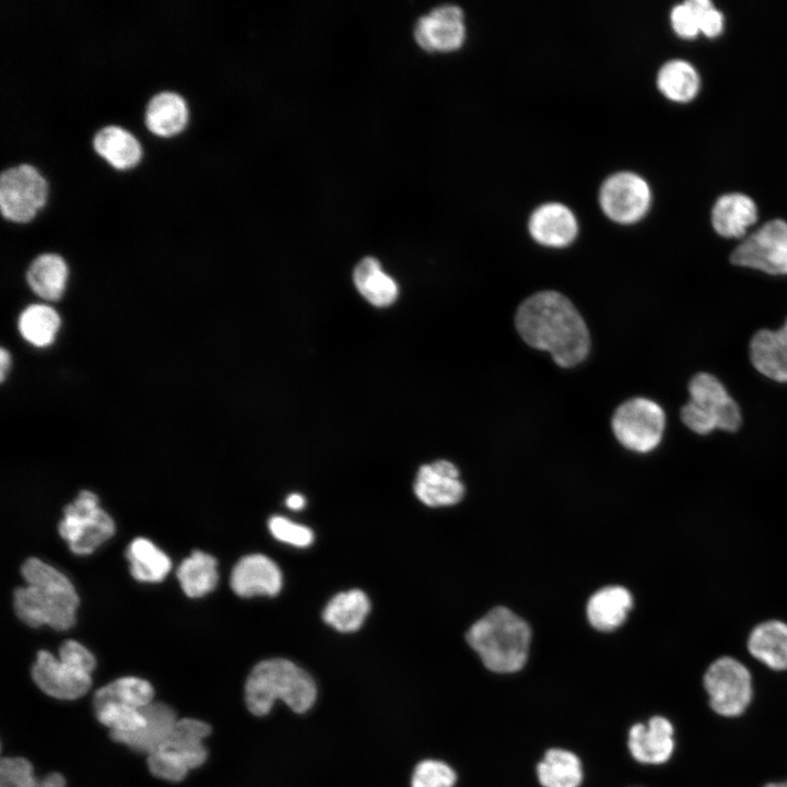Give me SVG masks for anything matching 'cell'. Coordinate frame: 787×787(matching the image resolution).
Returning a JSON list of instances; mask_svg holds the SVG:
<instances>
[{"mask_svg": "<svg viewBox=\"0 0 787 787\" xmlns=\"http://www.w3.org/2000/svg\"><path fill=\"white\" fill-rule=\"evenodd\" d=\"M616 439L627 449L649 453L661 442L666 416L662 408L647 398H633L620 404L611 421Z\"/></svg>", "mask_w": 787, "mask_h": 787, "instance_id": "52a82bcc", "label": "cell"}, {"mask_svg": "<svg viewBox=\"0 0 787 787\" xmlns=\"http://www.w3.org/2000/svg\"><path fill=\"white\" fill-rule=\"evenodd\" d=\"M231 587L243 598L275 596L282 588V573L270 557L259 553L249 554L234 566Z\"/></svg>", "mask_w": 787, "mask_h": 787, "instance_id": "9a60e30c", "label": "cell"}, {"mask_svg": "<svg viewBox=\"0 0 787 787\" xmlns=\"http://www.w3.org/2000/svg\"><path fill=\"white\" fill-rule=\"evenodd\" d=\"M97 719L111 731H133L145 726L146 720L140 708L108 703L95 709Z\"/></svg>", "mask_w": 787, "mask_h": 787, "instance_id": "836d02e7", "label": "cell"}, {"mask_svg": "<svg viewBox=\"0 0 787 787\" xmlns=\"http://www.w3.org/2000/svg\"><path fill=\"white\" fill-rule=\"evenodd\" d=\"M730 261L773 275L787 274V222L775 219L762 225L732 251Z\"/></svg>", "mask_w": 787, "mask_h": 787, "instance_id": "9c48e42d", "label": "cell"}, {"mask_svg": "<svg viewBox=\"0 0 787 787\" xmlns=\"http://www.w3.org/2000/svg\"><path fill=\"white\" fill-rule=\"evenodd\" d=\"M633 606L631 592L622 586H608L596 591L587 603V618L597 630L609 632L625 621Z\"/></svg>", "mask_w": 787, "mask_h": 787, "instance_id": "7402d4cb", "label": "cell"}, {"mask_svg": "<svg viewBox=\"0 0 787 787\" xmlns=\"http://www.w3.org/2000/svg\"><path fill=\"white\" fill-rule=\"evenodd\" d=\"M747 647L751 656L766 667L787 670V623L780 620L759 623L750 632Z\"/></svg>", "mask_w": 787, "mask_h": 787, "instance_id": "ffe728a7", "label": "cell"}, {"mask_svg": "<svg viewBox=\"0 0 787 787\" xmlns=\"http://www.w3.org/2000/svg\"><path fill=\"white\" fill-rule=\"evenodd\" d=\"M528 230L537 243L560 248L574 242L578 224L569 208L560 202H548L532 212Z\"/></svg>", "mask_w": 787, "mask_h": 787, "instance_id": "e0dca14e", "label": "cell"}, {"mask_svg": "<svg viewBox=\"0 0 787 787\" xmlns=\"http://www.w3.org/2000/svg\"><path fill=\"white\" fill-rule=\"evenodd\" d=\"M58 531L74 554L87 555L114 536L115 524L97 496L84 490L64 507Z\"/></svg>", "mask_w": 787, "mask_h": 787, "instance_id": "8992f818", "label": "cell"}, {"mask_svg": "<svg viewBox=\"0 0 787 787\" xmlns=\"http://www.w3.org/2000/svg\"><path fill=\"white\" fill-rule=\"evenodd\" d=\"M515 325L527 344L548 351L562 367L577 365L588 355L587 326L573 303L556 291L526 298L517 309Z\"/></svg>", "mask_w": 787, "mask_h": 787, "instance_id": "6da1fadb", "label": "cell"}, {"mask_svg": "<svg viewBox=\"0 0 787 787\" xmlns=\"http://www.w3.org/2000/svg\"><path fill=\"white\" fill-rule=\"evenodd\" d=\"M414 36L425 50L451 51L465 40L463 12L459 7L447 4L419 19Z\"/></svg>", "mask_w": 787, "mask_h": 787, "instance_id": "4fadbf2b", "label": "cell"}, {"mask_svg": "<svg viewBox=\"0 0 787 787\" xmlns=\"http://www.w3.org/2000/svg\"><path fill=\"white\" fill-rule=\"evenodd\" d=\"M689 393L690 400L681 409V420L694 433L706 435L717 428L736 432L740 427V408L715 376L708 373L694 375Z\"/></svg>", "mask_w": 787, "mask_h": 787, "instance_id": "5b68a950", "label": "cell"}, {"mask_svg": "<svg viewBox=\"0 0 787 787\" xmlns=\"http://www.w3.org/2000/svg\"><path fill=\"white\" fill-rule=\"evenodd\" d=\"M37 780L27 760L21 757L1 760L0 787H34Z\"/></svg>", "mask_w": 787, "mask_h": 787, "instance_id": "f35d334b", "label": "cell"}, {"mask_svg": "<svg viewBox=\"0 0 787 787\" xmlns=\"http://www.w3.org/2000/svg\"><path fill=\"white\" fill-rule=\"evenodd\" d=\"M671 26L677 35L691 39L698 35V10L696 0H688L672 8Z\"/></svg>", "mask_w": 787, "mask_h": 787, "instance_id": "ab89813d", "label": "cell"}, {"mask_svg": "<svg viewBox=\"0 0 787 787\" xmlns=\"http://www.w3.org/2000/svg\"><path fill=\"white\" fill-rule=\"evenodd\" d=\"M353 281L361 295L372 305H391L398 296V285L373 257L363 258L354 268Z\"/></svg>", "mask_w": 787, "mask_h": 787, "instance_id": "cb8c5ba5", "label": "cell"}, {"mask_svg": "<svg viewBox=\"0 0 787 787\" xmlns=\"http://www.w3.org/2000/svg\"><path fill=\"white\" fill-rule=\"evenodd\" d=\"M44 787H66V780L59 773L48 774L46 777L40 779Z\"/></svg>", "mask_w": 787, "mask_h": 787, "instance_id": "7bdbcfd3", "label": "cell"}, {"mask_svg": "<svg viewBox=\"0 0 787 787\" xmlns=\"http://www.w3.org/2000/svg\"><path fill=\"white\" fill-rule=\"evenodd\" d=\"M764 787H787V782L770 783V784L765 785Z\"/></svg>", "mask_w": 787, "mask_h": 787, "instance_id": "bcb514c9", "label": "cell"}, {"mask_svg": "<svg viewBox=\"0 0 787 787\" xmlns=\"http://www.w3.org/2000/svg\"><path fill=\"white\" fill-rule=\"evenodd\" d=\"M455 771L445 762L423 760L416 764L411 776V787H454Z\"/></svg>", "mask_w": 787, "mask_h": 787, "instance_id": "e575fe53", "label": "cell"}, {"mask_svg": "<svg viewBox=\"0 0 787 787\" xmlns=\"http://www.w3.org/2000/svg\"><path fill=\"white\" fill-rule=\"evenodd\" d=\"M413 489L416 497L431 507L455 505L465 493L458 469L447 460L421 466Z\"/></svg>", "mask_w": 787, "mask_h": 787, "instance_id": "5bb4252c", "label": "cell"}, {"mask_svg": "<svg viewBox=\"0 0 787 787\" xmlns=\"http://www.w3.org/2000/svg\"><path fill=\"white\" fill-rule=\"evenodd\" d=\"M59 659L68 666L85 673H91L96 665L92 653L77 641L69 639L59 648Z\"/></svg>", "mask_w": 787, "mask_h": 787, "instance_id": "60d3db41", "label": "cell"}, {"mask_svg": "<svg viewBox=\"0 0 787 787\" xmlns=\"http://www.w3.org/2000/svg\"><path fill=\"white\" fill-rule=\"evenodd\" d=\"M757 220L754 201L742 193H728L717 199L712 210L714 230L724 237H742Z\"/></svg>", "mask_w": 787, "mask_h": 787, "instance_id": "44dd1931", "label": "cell"}, {"mask_svg": "<svg viewBox=\"0 0 787 787\" xmlns=\"http://www.w3.org/2000/svg\"><path fill=\"white\" fill-rule=\"evenodd\" d=\"M271 535L279 541L305 548L313 543V531L303 525L296 524L283 516H272L268 522Z\"/></svg>", "mask_w": 787, "mask_h": 787, "instance_id": "74e56055", "label": "cell"}, {"mask_svg": "<svg viewBox=\"0 0 787 787\" xmlns=\"http://www.w3.org/2000/svg\"><path fill=\"white\" fill-rule=\"evenodd\" d=\"M68 275L67 263L59 255L42 254L30 265L26 279L39 297L57 301L66 290Z\"/></svg>", "mask_w": 787, "mask_h": 787, "instance_id": "603a6c76", "label": "cell"}, {"mask_svg": "<svg viewBox=\"0 0 787 787\" xmlns=\"http://www.w3.org/2000/svg\"><path fill=\"white\" fill-rule=\"evenodd\" d=\"M712 709L725 717L741 715L752 698V678L738 659L723 656L714 660L703 678Z\"/></svg>", "mask_w": 787, "mask_h": 787, "instance_id": "ba28073f", "label": "cell"}, {"mask_svg": "<svg viewBox=\"0 0 787 787\" xmlns=\"http://www.w3.org/2000/svg\"><path fill=\"white\" fill-rule=\"evenodd\" d=\"M285 504L290 509L298 510L305 506L306 500L299 493H292L286 497Z\"/></svg>", "mask_w": 787, "mask_h": 787, "instance_id": "f6af8a7d", "label": "cell"}, {"mask_svg": "<svg viewBox=\"0 0 787 787\" xmlns=\"http://www.w3.org/2000/svg\"><path fill=\"white\" fill-rule=\"evenodd\" d=\"M60 328V317L50 306L33 304L19 318V330L25 341L37 348L50 345Z\"/></svg>", "mask_w": 787, "mask_h": 787, "instance_id": "1f68e13d", "label": "cell"}, {"mask_svg": "<svg viewBox=\"0 0 787 787\" xmlns=\"http://www.w3.org/2000/svg\"><path fill=\"white\" fill-rule=\"evenodd\" d=\"M466 637L489 670L510 673L526 663L531 632L512 610L496 607L472 624Z\"/></svg>", "mask_w": 787, "mask_h": 787, "instance_id": "277c9868", "label": "cell"}, {"mask_svg": "<svg viewBox=\"0 0 787 787\" xmlns=\"http://www.w3.org/2000/svg\"><path fill=\"white\" fill-rule=\"evenodd\" d=\"M46 181L26 163L3 169L0 174V210L4 218L26 222L44 204Z\"/></svg>", "mask_w": 787, "mask_h": 787, "instance_id": "30bf717a", "label": "cell"}, {"mask_svg": "<svg viewBox=\"0 0 787 787\" xmlns=\"http://www.w3.org/2000/svg\"><path fill=\"white\" fill-rule=\"evenodd\" d=\"M93 146L101 156L117 168H126L136 164L141 154V148L136 137L116 125L98 129L93 137Z\"/></svg>", "mask_w": 787, "mask_h": 787, "instance_id": "4316f807", "label": "cell"}, {"mask_svg": "<svg viewBox=\"0 0 787 787\" xmlns=\"http://www.w3.org/2000/svg\"><path fill=\"white\" fill-rule=\"evenodd\" d=\"M211 732V727L197 719L185 718L176 723L169 740L163 748L178 750L202 743Z\"/></svg>", "mask_w": 787, "mask_h": 787, "instance_id": "8d00e7d4", "label": "cell"}, {"mask_svg": "<svg viewBox=\"0 0 787 787\" xmlns=\"http://www.w3.org/2000/svg\"><path fill=\"white\" fill-rule=\"evenodd\" d=\"M152 685L140 678L126 677L101 688L94 695L95 709L108 703L122 704L142 708L152 701Z\"/></svg>", "mask_w": 787, "mask_h": 787, "instance_id": "d6a6232c", "label": "cell"}, {"mask_svg": "<svg viewBox=\"0 0 787 787\" xmlns=\"http://www.w3.org/2000/svg\"><path fill=\"white\" fill-rule=\"evenodd\" d=\"M673 726L665 717L654 716L647 725L636 724L629 732L632 756L645 764H662L674 750Z\"/></svg>", "mask_w": 787, "mask_h": 787, "instance_id": "ac0fdd59", "label": "cell"}, {"mask_svg": "<svg viewBox=\"0 0 787 787\" xmlns=\"http://www.w3.org/2000/svg\"><path fill=\"white\" fill-rule=\"evenodd\" d=\"M657 85L667 98L685 103L696 96L700 89V77L688 61L670 60L660 68L657 74Z\"/></svg>", "mask_w": 787, "mask_h": 787, "instance_id": "4dcf8cb0", "label": "cell"}, {"mask_svg": "<svg viewBox=\"0 0 787 787\" xmlns=\"http://www.w3.org/2000/svg\"><path fill=\"white\" fill-rule=\"evenodd\" d=\"M317 698V686L312 676L293 661L271 658L258 662L245 684V702L255 716L268 715L277 701L292 712L304 714Z\"/></svg>", "mask_w": 787, "mask_h": 787, "instance_id": "3957f363", "label": "cell"}, {"mask_svg": "<svg viewBox=\"0 0 787 787\" xmlns=\"http://www.w3.org/2000/svg\"><path fill=\"white\" fill-rule=\"evenodd\" d=\"M371 603L365 592L351 589L337 594L324 609V621L342 633L357 631L364 623Z\"/></svg>", "mask_w": 787, "mask_h": 787, "instance_id": "d4e9b609", "label": "cell"}, {"mask_svg": "<svg viewBox=\"0 0 787 787\" xmlns=\"http://www.w3.org/2000/svg\"><path fill=\"white\" fill-rule=\"evenodd\" d=\"M176 574L183 591L189 598H199L211 592L219 580L216 560L200 550L191 552L180 563Z\"/></svg>", "mask_w": 787, "mask_h": 787, "instance_id": "f1b7e54d", "label": "cell"}, {"mask_svg": "<svg viewBox=\"0 0 787 787\" xmlns=\"http://www.w3.org/2000/svg\"><path fill=\"white\" fill-rule=\"evenodd\" d=\"M10 367H11L10 353L4 348H2L0 351V378H1V381H4Z\"/></svg>", "mask_w": 787, "mask_h": 787, "instance_id": "ee69618b", "label": "cell"}, {"mask_svg": "<svg viewBox=\"0 0 787 787\" xmlns=\"http://www.w3.org/2000/svg\"><path fill=\"white\" fill-rule=\"evenodd\" d=\"M543 787H578L583 779L580 761L571 751L551 749L537 766Z\"/></svg>", "mask_w": 787, "mask_h": 787, "instance_id": "f546056e", "label": "cell"}, {"mask_svg": "<svg viewBox=\"0 0 787 787\" xmlns=\"http://www.w3.org/2000/svg\"><path fill=\"white\" fill-rule=\"evenodd\" d=\"M700 33L707 37L718 36L724 28V16L708 0H696Z\"/></svg>", "mask_w": 787, "mask_h": 787, "instance_id": "b9f144b4", "label": "cell"}, {"mask_svg": "<svg viewBox=\"0 0 787 787\" xmlns=\"http://www.w3.org/2000/svg\"><path fill=\"white\" fill-rule=\"evenodd\" d=\"M146 724L133 731H111V738L130 748L151 754L162 749L177 723L175 712L163 703H150L140 708Z\"/></svg>", "mask_w": 787, "mask_h": 787, "instance_id": "2e32d148", "label": "cell"}, {"mask_svg": "<svg viewBox=\"0 0 787 787\" xmlns=\"http://www.w3.org/2000/svg\"><path fill=\"white\" fill-rule=\"evenodd\" d=\"M148 765L154 776L171 782L184 779L189 770L177 753L166 748L149 754Z\"/></svg>", "mask_w": 787, "mask_h": 787, "instance_id": "d590c367", "label": "cell"}, {"mask_svg": "<svg viewBox=\"0 0 787 787\" xmlns=\"http://www.w3.org/2000/svg\"><path fill=\"white\" fill-rule=\"evenodd\" d=\"M126 557L131 575L142 583H158L172 568L171 559L152 541L142 537L129 543Z\"/></svg>", "mask_w": 787, "mask_h": 787, "instance_id": "83f0119b", "label": "cell"}, {"mask_svg": "<svg viewBox=\"0 0 787 787\" xmlns=\"http://www.w3.org/2000/svg\"><path fill=\"white\" fill-rule=\"evenodd\" d=\"M21 573L26 585L13 595L17 618L31 627L44 624L59 631L72 627L79 597L69 578L36 557L26 560Z\"/></svg>", "mask_w": 787, "mask_h": 787, "instance_id": "7a4b0ae2", "label": "cell"}, {"mask_svg": "<svg viewBox=\"0 0 787 787\" xmlns=\"http://www.w3.org/2000/svg\"><path fill=\"white\" fill-rule=\"evenodd\" d=\"M650 189L639 175L620 172L608 177L601 186L599 202L604 214L620 224L639 221L648 211Z\"/></svg>", "mask_w": 787, "mask_h": 787, "instance_id": "8fae6325", "label": "cell"}, {"mask_svg": "<svg viewBox=\"0 0 787 787\" xmlns=\"http://www.w3.org/2000/svg\"><path fill=\"white\" fill-rule=\"evenodd\" d=\"M187 115L184 98L175 92L163 91L153 95L149 101L144 121L152 132L158 136H169L184 127Z\"/></svg>", "mask_w": 787, "mask_h": 787, "instance_id": "484cf974", "label": "cell"}, {"mask_svg": "<svg viewBox=\"0 0 787 787\" xmlns=\"http://www.w3.org/2000/svg\"><path fill=\"white\" fill-rule=\"evenodd\" d=\"M750 359L764 376L787 383V319L777 330H759L750 342Z\"/></svg>", "mask_w": 787, "mask_h": 787, "instance_id": "d6986e66", "label": "cell"}, {"mask_svg": "<svg viewBox=\"0 0 787 787\" xmlns=\"http://www.w3.org/2000/svg\"><path fill=\"white\" fill-rule=\"evenodd\" d=\"M32 677L40 690L60 700L82 696L92 683L89 673L68 666L47 650L38 651Z\"/></svg>", "mask_w": 787, "mask_h": 787, "instance_id": "7c38bea8", "label": "cell"}]
</instances>
